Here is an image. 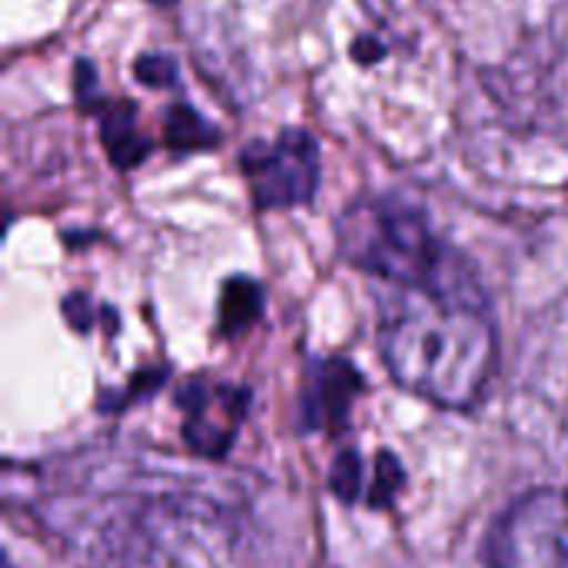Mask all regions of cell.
I'll return each mask as SVG.
<instances>
[{"label":"cell","mask_w":568,"mask_h":568,"mask_svg":"<svg viewBox=\"0 0 568 568\" xmlns=\"http://www.w3.org/2000/svg\"><path fill=\"white\" fill-rule=\"evenodd\" d=\"M220 130L213 120H206L193 103L173 100L163 110V146L170 153H203L220 146Z\"/></svg>","instance_id":"obj_8"},{"label":"cell","mask_w":568,"mask_h":568,"mask_svg":"<svg viewBox=\"0 0 568 568\" xmlns=\"http://www.w3.org/2000/svg\"><path fill=\"white\" fill-rule=\"evenodd\" d=\"M486 568H568V489L523 493L483 539Z\"/></svg>","instance_id":"obj_3"},{"label":"cell","mask_w":568,"mask_h":568,"mask_svg":"<svg viewBox=\"0 0 568 568\" xmlns=\"http://www.w3.org/2000/svg\"><path fill=\"white\" fill-rule=\"evenodd\" d=\"M93 313V303H90V296L87 293H70L67 300H63V316L70 320V326L77 329V333H87L90 329V316Z\"/></svg>","instance_id":"obj_15"},{"label":"cell","mask_w":568,"mask_h":568,"mask_svg":"<svg viewBox=\"0 0 568 568\" xmlns=\"http://www.w3.org/2000/svg\"><path fill=\"white\" fill-rule=\"evenodd\" d=\"M366 393L363 373L346 356H313L303 373L300 416L303 436H343L349 433V416L356 399Z\"/></svg>","instance_id":"obj_6"},{"label":"cell","mask_w":568,"mask_h":568,"mask_svg":"<svg viewBox=\"0 0 568 568\" xmlns=\"http://www.w3.org/2000/svg\"><path fill=\"white\" fill-rule=\"evenodd\" d=\"M336 246L353 270L393 290L486 296L473 260L433 230L423 206L399 193L349 203L336 223Z\"/></svg>","instance_id":"obj_2"},{"label":"cell","mask_w":568,"mask_h":568,"mask_svg":"<svg viewBox=\"0 0 568 568\" xmlns=\"http://www.w3.org/2000/svg\"><path fill=\"white\" fill-rule=\"evenodd\" d=\"M403 486H406V469H403V463H399L389 449H383V453L376 456L373 479H369V486H366V499H363V503H366L369 509L386 513V509L396 506Z\"/></svg>","instance_id":"obj_10"},{"label":"cell","mask_w":568,"mask_h":568,"mask_svg":"<svg viewBox=\"0 0 568 568\" xmlns=\"http://www.w3.org/2000/svg\"><path fill=\"white\" fill-rule=\"evenodd\" d=\"M366 466H363V456L356 449H343L333 466H329V489L339 503L346 506H356L366 499Z\"/></svg>","instance_id":"obj_11"},{"label":"cell","mask_w":568,"mask_h":568,"mask_svg":"<svg viewBox=\"0 0 568 568\" xmlns=\"http://www.w3.org/2000/svg\"><path fill=\"white\" fill-rule=\"evenodd\" d=\"M240 173L250 183L256 210L310 206L320 193V143L303 126H286L273 140H253L240 150Z\"/></svg>","instance_id":"obj_4"},{"label":"cell","mask_w":568,"mask_h":568,"mask_svg":"<svg viewBox=\"0 0 568 568\" xmlns=\"http://www.w3.org/2000/svg\"><path fill=\"white\" fill-rule=\"evenodd\" d=\"M150 3H156V7H173L176 0H150Z\"/></svg>","instance_id":"obj_16"},{"label":"cell","mask_w":568,"mask_h":568,"mask_svg":"<svg viewBox=\"0 0 568 568\" xmlns=\"http://www.w3.org/2000/svg\"><path fill=\"white\" fill-rule=\"evenodd\" d=\"M176 406L183 416L186 446L203 459H223L233 449V443L246 423L250 389L240 383L193 376L190 383L180 386Z\"/></svg>","instance_id":"obj_5"},{"label":"cell","mask_w":568,"mask_h":568,"mask_svg":"<svg viewBox=\"0 0 568 568\" xmlns=\"http://www.w3.org/2000/svg\"><path fill=\"white\" fill-rule=\"evenodd\" d=\"M379 356L406 393L439 409H476L499 366V329L486 296L393 290L379 296Z\"/></svg>","instance_id":"obj_1"},{"label":"cell","mask_w":568,"mask_h":568,"mask_svg":"<svg viewBox=\"0 0 568 568\" xmlns=\"http://www.w3.org/2000/svg\"><path fill=\"white\" fill-rule=\"evenodd\" d=\"M3 568H17V566H13V562H10V559H3Z\"/></svg>","instance_id":"obj_17"},{"label":"cell","mask_w":568,"mask_h":568,"mask_svg":"<svg viewBox=\"0 0 568 568\" xmlns=\"http://www.w3.org/2000/svg\"><path fill=\"white\" fill-rule=\"evenodd\" d=\"M133 77L143 83V87H153V90H166V87H176L180 80V67L170 53H140L133 60Z\"/></svg>","instance_id":"obj_12"},{"label":"cell","mask_w":568,"mask_h":568,"mask_svg":"<svg viewBox=\"0 0 568 568\" xmlns=\"http://www.w3.org/2000/svg\"><path fill=\"white\" fill-rule=\"evenodd\" d=\"M386 43L379 40V37H373V33H363V37H356L353 43H349V57L356 60V63H363V67H373V63H379V60H386Z\"/></svg>","instance_id":"obj_14"},{"label":"cell","mask_w":568,"mask_h":568,"mask_svg":"<svg viewBox=\"0 0 568 568\" xmlns=\"http://www.w3.org/2000/svg\"><path fill=\"white\" fill-rule=\"evenodd\" d=\"M260 316H263V286L253 276H230L220 290V316H216L220 333L240 336Z\"/></svg>","instance_id":"obj_9"},{"label":"cell","mask_w":568,"mask_h":568,"mask_svg":"<svg viewBox=\"0 0 568 568\" xmlns=\"http://www.w3.org/2000/svg\"><path fill=\"white\" fill-rule=\"evenodd\" d=\"M73 93H77V106L87 110L90 103H97L103 97V87H100V77H97V67L93 60H77L73 67Z\"/></svg>","instance_id":"obj_13"},{"label":"cell","mask_w":568,"mask_h":568,"mask_svg":"<svg viewBox=\"0 0 568 568\" xmlns=\"http://www.w3.org/2000/svg\"><path fill=\"white\" fill-rule=\"evenodd\" d=\"M83 113L100 123V143L106 150V160L120 173L136 170L153 153L156 140L140 130V113H136V103L133 100H113V97L103 93Z\"/></svg>","instance_id":"obj_7"}]
</instances>
